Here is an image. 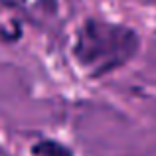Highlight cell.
I'll list each match as a JSON object with an SVG mask.
<instances>
[{"mask_svg":"<svg viewBox=\"0 0 156 156\" xmlns=\"http://www.w3.org/2000/svg\"><path fill=\"white\" fill-rule=\"evenodd\" d=\"M136 36L129 28L87 20L77 36L75 55L83 65H95V75H103L122 65L136 51Z\"/></svg>","mask_w":156,"mask_h":156,"instance_id":"obj_1","label":"cell"},{"mask_svg":"<svg viewBox=\"0 0 156 156\" xmlns=\"http://www.w3.org/2000/svg\"><path fill=\"white\" fill-rule=\"evenodd\" d=\"M32 152L36 156H73L67 146L59 144L57 140H40L32 148Z\"/></svg>","mask_w":156,"mask_h":156,"instance_id":"obj_2","label":"cell"}]
</instances>
